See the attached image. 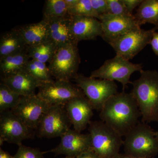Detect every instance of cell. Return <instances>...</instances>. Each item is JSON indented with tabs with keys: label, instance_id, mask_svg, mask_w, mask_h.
I'll return each mask as SVG.
<instances>
[{
	"label": "cell",
	"instance_id": "29",
	"mask_svg": "<svg viewBox=\"0 0 158 158\" xmlns=\"http://www.w3.org/2000/svg\"><path fill=\"white\" fill-rule=\"evenodd\" d=\"M45 152H41L38 148H33L25 145L19 146L17 152L15 155L14 158H44Z\"/></svg>",
	"mask_w": 158,
	"mask_h": 158
},
{
	"label": "cell",
	"instance_id": "19",
	"mask_svg": "<svg viewBox=\"0 0 158 158\" xmlns=\"http://www.w3.org/2000/svg\"><path fill=\"white\" fill-rule=\"evenodd\" d=\"M18 29L28 46L51 40L48 24L45 19L39 22L26 25Z\"/></svg>",
	"mask_w": 158,
	"mask_h": 158
},
{
	"label": "cell",
	"instance_id": "8",
	"mask_svg": "<svg viewBox=\"0 0 158 158\" xmlns=\"http://www.w3.org/2000/svg\"><path fill=\"white\" fill-rule=\"evenodd\" d=\"M155 27L149 30L139 28L129 31L108 43L116 55L130 60L138 55L148 44H150Z\"/></svg>",
	"mask_w": 158,
	"mask_h": 158
},
{
	"label": "cell",
	"instance_id": "22",
	"mask_svg": "<svg viewBox=\"0 0 158 158\" xmlns=\"http://www.w3.org/2000/svg\"><path fill=\"white\" fill-rule=\"evenodd\" d=\"M134 16L140 26L148 23L158 27V0H143Z\"/></svg>",
	"mask_w": 158,
	"mask_h": 158
},
{
	"label": "cell",
	"instance_id": "6",
	"mask_svg": "<svg viewBox=\"0 0 158 158\" xmlns=\"http://www.w3.org/2000/svg\"><path fill=\"white\" fill-rule=\"evenodd\" d=\"M77 85L83 91L93 110L100 111L105 102L118 93L115 81L78 74L74 79Z\"/></svg>",
	"mask_w": 158,
	"mask_h": 158
},
{
	"label": "cell",
	"instance_id": "28",
	"mask_svg": "<svg viewBox=\"0 0 158 158\" xmlns=\"http://www.w3.org/2000/svg\"><path fill=\"white\" fill-rule=\"evenodd\" d=\"M107 2L108 14L123 17H135L134 15L131 14L127 11L122 0H107Z\"/></svg>",
	"mask_w": 158,
	"mask_h": 158
},
{
	"label": "cell",
	"instance_id": "23",
	"mask_svg": "<svg viewBox=\"0 0 158 158\" xmlns=\"http://www.w3.org/2000/svg\"><path fill=\"white\" fill-rule=\"evenodd\" d=\"M57 47L52 41L27 46V52L29 58L43 63H49L57 50Z\"/></svg>",
	"mask_w": 158,
	"mask_h": 158
},
{
	"label": "cell",
	"instance_id": "21",
	"mask_svg": "<svg viewBox=\"0 0 158 158\" xmlns=\"http://www.w3.org/2000/svg\"><path fill=\"white\" fill-rule=\"evenodd\" d=\"M27 48L23 52L0 58V69L2 77L9 76L24 70L30 60Z\"/></svg>",
	"mask_w": 158,
	"mask_h": 158
},
{
	"label": "cell",
	"instance_id": "15",
	"mask_svg": "<svg viewBox=\"0 0 158 158\" xmlns=\"http://www.w3.org/2000/svg\"><path fill=\"white\" fill-rule=\"evenodd\" d=\"M73 129L81 132L89 125L94 115L93 109L85 96L76 98L65 106Z\"/></svg>",
	"mask_w": 158,
	"mask_h": 158
},
{
	"label": "cell",
	"instance_id": "33",
	"mask_svg": "<svg viewBox=\"0 0 158 158\" xmlns=\"http://www.w3.org/2000/svg\"><path fill=\"white\" fill-rule=\"evenodd\" d=\"M76 158H100L95 153V152L90 148L85 152L82 153L80 155L78 156Z\"/></svg>",
	"mask_w": 158,
	"mask_h": 158
},
{
	"label": "cell",
	"instance_id": "20",
	"mask_svg": "<svg viewBox=\"0 0 158 158\" xmlns=\"http://www.w3.org/2000/svg\"><path fill=\"white\" fill-rule=\"evenodd\" d=\"M27 46L18 29L6 32L0 39V58L23 52Z\"/></svg>",
	"mask_w": 158,
	"mask_h": 158
},
{
	"label": "cell",
	"instance_id": "38",
	"mask_svg": "<svg viewBox=\"0 0 158 158\" xmlns=\"http://www.w3.org/2000/svg\"><path fill=\"white\" fill-rule=\"evenodd\" d=\"M155 27L156 28V29L157 30H158V27Z\"/></svg>",
	"mask_w": 158,
	"mask_h": 158
},
{
	"label": "cell",
	"instance_id": "10",
	"mask_svg": "<svg viewBox=\"0 0 158 158\" xmlns=\"http://www.w3.org/2000/svg\"><path fill=\"white\" fill-rule=\"evenodd\" d=\"M72 125L65 106H51L42 116L36 135L40 138L61 137Z\"/></svg>",
	"mask_w": 158,
	"mask_h": 158
},
{
	"label": "cell",
	"instance_id": "26",
	"mask_svg": "<svg viewBox=\"0 0 158 158\" xmlns=\"http://www.w3.org/2000/svg\"><path fill=\"white\" fill-rule=\"evenodd\" d=\"M65 0H47L44 9V19L69 16Z\"/></svg>",
	"mask_w": 158,
	"mask_h": 158
},
{
	"label": "cell",
	"instance_id": "16",
	"mask_svg": "<svg viewBox=\"0 0 158 158\" xmlns=\"http://www.w3.org/2000/svg\"><path fill=\"white\" fill-rule=\"evenodd\" d=\"M70 19L71 30L76 42L94 40L98 36L102 37V23L97 19L86 16H72Z\"/></svg>",
	"mask_w": 158,
	"mask_h": 158
},
{
	"label": "cell",
	"instance_id": "25",
	"mask_svg": "<svg viewBox=\"0 0 158 158\" xmlns=\"http://www.w3.org/2000/svg\"><path fill=\"white\" fill-rule=\"evenodd\" d=\"M25 70L42 83L53 81L46 63L31 59L27 63Z\"/></svg>",
	"mask_w": 158,
	"mask_h": 158
},
{
	"label": "cell",
	"instance_id": "31",
	"mask_svg": "<svg viewBox=\"0 0 158 158\" xmlns=\"http://www.w3.org/2000/svg\"><path fill=\"white\" fill-rule=\"evenodd\" d=\"M143 0H122L127 9L131 14H133V11L136 7H139Z\"/></svg>",
	"mask_w": 158,
	"mask_h": 158
},
{
	"label": "cell",
	"instance_id": "11",
	"mask_svg": "<svg viewBox=\"0 0 158 158\" xmlns=\"http://www.w3.org/2000/svg\"><path fill=\"white\" fill-rule=\"evenodd\" d=\"M35 135L34 130L28 127L22 120L11 110L1 113L0 115V145L4 142L22 144L23 141L33 139Z\"/></svg>",
	"mask_w": 158,
	"mask_h": 158
},
{
	"label": "cell",
	"instance_id": "17",
	"mask_svg": "<svg viewBox=\"0 0 158 158\" xmlns=\"http://www.w3.org/2000/svg\"><path fill=\"white\" fill-rule=\"evenodd\" d=\"M1 80L2 82L21 96L36 94V89L43 84L25 69L9 76L2 77Z\"/></svg>",
	"mask_w": 158,
	"mask_h": 158
},
{
	"label": "cell",
	"instance_id": "32",
	"mask_svg": "<svg viewBox=\"0 0 158 158\" xmlns=\"http://www.w3.org/2000/svg\"><path fill=\"white\" fill-rule=\"evenodd\" d=\"M150 44L151 45L154 52L158 56V33L155 32L153 33Z\"/></svg>",
	"mask_w": 158,
	"mask_h": 158
},
{
	"label": "cell",
	"instance_id": "9",
	"mask_svg": "<svg viewBox=\"0 0 158 158\" xmlns=\"http://www.w3.org/2000/svg\"><path fill=\"white\" fill-rule=\"evenodd\" d=\"M37 95L50 106H65L73 99L85 96L77 85L69 81L56 80L40 86Z\"/></svg>",
	"mask_w": 158,
	"mask_h": 158
},
{
	"label": "cell",
	"instance_id": "39",
	"mask_svg": "<svg viewBox=\"0 0 158 158\" xmlns=\"http://www.w3.org/2000/svg\"><path fill=\"white\" fill-rule=\"evenodd\" d=\"M156 136L157 137V138H158V133H157L156 134Z\"/></svg>",
	"mask_w": 158,
	"mask_h": 158
},
{
	"label": "cell",
	"instance_id": "2",
	"mask_svg": "<svg viewBox=\"0 0 158 158\" xmlns=\"http://www.w3.org/2000/svg\"><path fill=\"white\" fill-rule=\"evenodd\" d=\"M139 78L131 83V92L137 102L143 122L158 118V72L141 70Z\"/></svg>",
	"mask_w": 158,
	"mask_h": 158
},
{
	"label": "cell",
	"instance_id": "34",
	"mask_svg": "<svg viewBox=\"0 0 158 158\" xmlns=\"http://www.w3.org/2000/svg\"><path fill=\"white\" fill-rule=\"evenodd\" d=\"M0 158H14L10 154L0 148Z\"/></svg>",
	"mask_w": 158,
	"mask_h": 158
},
{
	"label": "cell",
	"instance_id": "4",
	"mask_svg": "<svg viewBox=\"0 0 158 158\" xmlns=\"http://www.w3.org/2000/svg\"><path fill=\"white\" fill-rule=\"evenodd\" d=\"M125 154L139 158H152L158 150V138L145 123L139 122L124 136Z\"/></svg>",
	"mask_w": 158,
	"mask_h": 158
},
{
	"label": "cell",
	"instance_id": "36",
	"mask_svg": "<svg viewBox=\"0 0 158 158\" xmlns=\"http://www.w3.org/2000/svg\"><path fill=\"white\" fill-rule=\"evenodd\" d=\"M118 158H139L127 155L125 154H120Z\"/></svg>",
	"mask_w": 158,
	"mask_h": 158
},
{
	"label": "cell",
	"instance_id": "12",
	"mask_svg": "<svg viewBox=\"0 0 158 158\" xmlns=\"http://www.w3.org/2000/svg\"><path fill=\"white\" fill-rule=\"evenodd\" d=\"M50 106L36 94L22 96L17 106L11 111L28 127L36 130L42 116Z\"/></svg>",
	"mask_w": 158,
	"mask_h": 158
},
{
	"label": "cell",
	"instance_id": "1",
	"mask_svg": "<svg viewBox=\"0 0 158 158\" xmlns=\"http://www.w3.org/2000/svg\"><path fill=\"white\" fill-rule=\"evenodd\" d=\"M99 116L102 121L124 137L138 124L141 115L133 94L123 90L108 99Z\"/></svg>",
	"mask_w": 158,
	"mask_h": 158
},
{
	"label": "cell",
	"instance_id": "18",
	"mask_svg": "<svg viewBox=\"0 0 158 158\" xmlns=\"http://www.w3.org/2000/svg\"><path fill=\"white\" fill-rule=\"evenodd\" d=\"M44 19L48 24L51 40L56 44L57 48L78 44L75 41L72 34L70 16Z\"/></svg>",
	"mask_w": 158,
	"mask_h": 158
},
{
	"label": "cell",
	"instance_id": "30",
	"mask_svg": "<svg viewBox=\"0 0 158 158\" xmlns=\"http://www.w3.org/2000/svg\"><path fill=\"white\" fill-rule=\"evenodd\" d=\"M91 7L96 15L97 19L108 12V4L107 0H90Z\"/></svg>",
	"mask_w": 158,
	"mask_h": 158
},
{
	"label": "cell",
	"instance_id": "5",
	"mask_svg": "<svg viewBox=\"0 0 158 158\" xmlns=\"http://www.w3.org/2000/svg\"><path fill=\"white\" fill-rule=\"evenodd\" d=\"M78 44H69L57 48L48 67L51 76L56 80H74L80 63Z\"/></svg>",
	"mask_w": 158,
	"mask_h": 158
},
{
	"label": "cell",
	"instance_id": "24",
	"mask_svg": "<svg viewBox=\"0 0 158 158\" xmlns=\"http://www.w3.org/2000/svg\"><path fill=\"white\" fill-rule=\"evenodd\" d=\"M21 96L3 82L0 84V112L11 110L18 105Z\"/></svg>",
	"mask_w": 158,
	"mask_h": 158
},
{
	"label": "cell",
	"instance_id": "7",
	"mask_svg": "<svg viewBox=\"0 0 158 158\" xmlns=\"http://www.w3.org/2000/svg\"><path fill=\"white\" fill-rule=\"evenodd\" d=\"M141 64H135L130 62L120 56L116 55L112 59L106 60L98 69L94 71L90 77L117 81L121 83L124 90L128 84H131L130 79L131 75L135 72H141L142 69Z\"/></svg>",
	"mask_w": 158,
	"mask_h": 158
},
{
	"label": "cell",
	"instance_id": "13",
	"mask_svg": "<svg viewBox=\"0 0 158 158\" xmlns=\"http://www.w3.org/2000/svg\"><path fill=\"white\" fill-rule=\"evenodd\" d=\"M91 148L90 134H82L70 128L61 137V141L57 147L45 153H53L56 155H64L76 158Z\"/></svg>",
	"mask_w": 158,
	"mask_h": 158
},
{
	"label": "cell",
	"instance_id": "14",
	"mask_svg": "<svg viewBox=\"0 0 158 158\" xmlns=\"http://www.w3.org/2000/svg\"><path fill=\"white\" fill-rule=\"evenodd\" d=\"M98 19L102 23V37L108 43L129 31L141 28L135 17H123L106 13L99 16Z\"/></svg>",
	"mask_w": 158,
	"mask_h": 158
},
{
	"label": "cell",
	"instance_id": "3",
	"mask_svg": "<svg viewBox=\"0 0 158 158\" xmlns=\"http://www.w3.org/2000/svg\"><path fill=\"white\" fill-rule=\"evenodd\" d=\"M89 134L92 149L100 158H118L123 144L122 136L102 121H90Z\"/></svg>",
	"mask_w": 158,
	"mask_h": 158
},
{
	"label": "cell",
	"instance_id": "37",
	"mask_svg": "<svg viewBox=\"0 0 158 158\" xmlns=\"http://www.w3.org/2000/svg\"><path fill=\"white\" fill-rule=\"evenodd\" d=\"M75 158L73 157H69V156H66L65 158Z\"/></svg>",
	"mask_w": 158,
	"mask_h": 158
},
{
	"label": "cell",
	"instance_id": "35",
	"mask_svg": "<svg viewBox=\"0 0 158 158\" xmlns=\"http://www.w3.org/2000/svg\"><path fill=\"white\" fill-rule=\"evenodd\" d=\"M68 9L74 6L77 2L78 0H65Z\"/></svg>",
	"mask_w": 158,
	"mask_h": 158
},
{
	"label": "cell",
	"instance_id": "27",
	"mask_svg": "<svg viewBox=\"0 0 158 158\" xmlns=\"http://www.w3.org/2000/svg\"><path fill=\"white\" fill-rule=\"evenodd\" d=\"M69 16H90L97 18L91 7L90 0H78L75 5L68 9Z\"/></svg>",
	"mask_w": 158,
	"mask_h": 158
}]
</instances>
